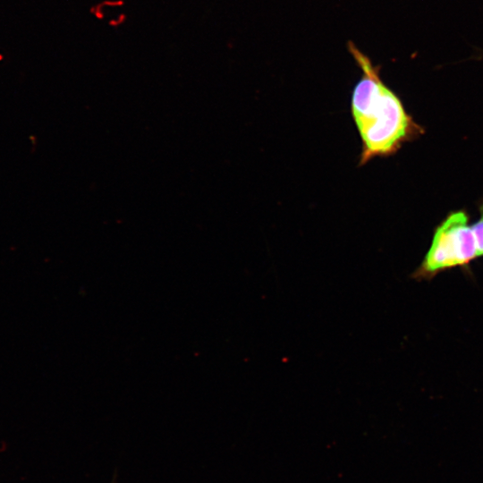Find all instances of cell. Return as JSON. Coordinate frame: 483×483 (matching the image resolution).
<instances>
[{
	"instance_id": "1",
	"label": "cell",
	"mask_w": 483,
	"mask_h": 483,
	"mask_svg": "<svg viewBox=\"0 0 483 483\" xmlns=\"http://www.w3.org/2000/svg\"><path fill=\"white\" fill-rule=\"evenodd\" d=\"M349 50L362 71L351 97V114L361 140L359 165L388 157L410 139L415 125L402 101L379 77L370 59L349 43Z\"/></svg>"
},
{
	"instance_id": "2",
	"label": "cell",
	"mask_w": 483,
	"mask_h": 483,
	"mask_svg": "<svg viewBox=\"0 0 483 483\" xmlns=\"http://www.w3.org/2000/svg\"><path fill=\"white\" fill-rule=\"evenodd\" d=\"M479 258L474 234L463 211L449 215L435 231L431 245L411 277L428 280L436 274L468 265Z\"/></svg>"
},
{
	"instance_id": "3",
	"label": "cell",
	"mask_w": 483,
	"mask_h": 483,
	"mask_svg": "<svg viewBox=\"0 0 483 483\" xmlns=\"http://www.w3.org/2000/svg\"><path fill=\"white\" fill-rule=\"evenodd\" d=\"M474 234L478 257L483 256V216L471 225Z\"/></svg>"
}]
</instances>
